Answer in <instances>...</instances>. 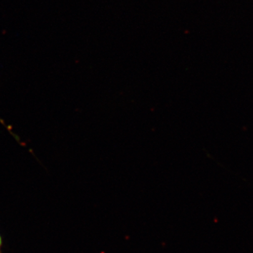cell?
<instances>
[{
  "label": "cell",
  "mask_w": 253,
  "mask_h": 253,
  "mask_svg": "<svg viewBox=\"0 0 253 253\" xmlns=\"http://www.w3.org/2000/svg\"><path fill=\"white\" fill-rule=\"evenodd\" d=\"M3 245H4V241H3L2 236H1V234H0V253H3Z\"/></svg>",
  "instance_id": "6da1fadb"
}]
</instances>
